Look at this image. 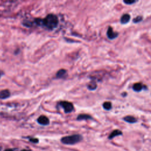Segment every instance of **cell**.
I'll return each mask as SVG.
<instances>
[{
	"label": "cell",
	"mask_w": 151,
	"mask_h": 151,
	"mask_svg": "<svg viewBox=\"0 0 151 151\" xmlns=\"http://www.w3.org/2000/svg\"><path fill=\"white\" fill-rule=\"evenodd\" d=\"M59 24L58 18L56 15L49 14L45 19H42V25L49 30H53L57 27Z\"/></svg>",
	"instance_id": "1"
},
{
	"label": "cell",
	"mask_w": 151,
	"mask_h": 151,
	"mask_svg": "<svg viewBox=\"0 0 151 151\" xmlns=\"http://www.w3.org/2000/svg\"><path fill=\"white\" fill-rule=\"evenodd\" d=\"M82 139L83 138L80 135L76 134L62 138L61 142L65 145H75L80 142Z\"/></svg>",
	"instance_id": "2"
},
{
	"label": "cell",
	"mask_w": 151,
	"mask_h": 151,
	"mask_svg": "<svg viewBox=\"0 0 151 151\" xmlns=\"http://www.w3.org/2000/svg\"><path fill=\"white\" fill-rule=\"evenodd\" d=\"M59 104L64 109L65 112L66 113L72 112L74 109V106H73V104L72 103L69 102H66V101L61 102H60Z\"/></svg>",
	"instance_id": "3"
},
{
	"label": "cell",
	"mask_w": 151,
	"mask_h": 151,
	"mask_svg": "<svg viewBox=\"0 0 151 151\" xmlns=\"http://www.w3.org/2000/svg\"><path fill=\"white\" fill-rule=\"evenodd\" d=\"M107 36L109 39L113 40L116 39L118 36V33L114 32L111 27H109L107 31Z\"/></svg>",
	"instance_id": "4"
},
{
	"label": "cell",
	"mask_w": 151,
	"mask_h": 151,
	"mask_svg": "<svg viewBox=\"0 0 151 151\" xmlns=\"http://www.w3.org/2000/svg\"><path fill=\"white\" fill-rule=\"evenodd\" d=\"M37 122L41 125H48L50 123V120L48 119V118L45 116H43H43H40L38 118Z\"/></svg>",
	"instance_id": "5"
},
{
	"label": "cell",
	"mask_w": 151,
	"mask_h": 151,
	"mask_svg": "<svg viewBox=\"0 0 151 151\" xmlns=\"http://www.w3.org/2000/svg\"><path fill=\"white\" fill-rule=\"evenodd\" d=\"M123 135V133L122 131H120V130H118V129H116L113 130L111 134L109 135L108 138L109 139L111 140L112 139H113L114 138H115L116 136H121Z\"/></svg>",
	"instance_id": "6"
},
{
	"label": "cell",
	"mask_w": 151,
	"mask_h": 151,
	"mask_svg": "<svg viewBox=\"0 0 151 151\" xmlns=\"http://www.w3.org/2000/svg\"><path fill=\"white\" fill-rule=\"evenodd\" d=\"M10 96V92L8 90L5 89L0 92V99H5Z\"/></svg>",
	"instance_id": "7"
},
{
	"label": "cell",
	"mask_w": 151,
	"mask_h": 151,
	"mask_svg": "<svg viewBox=\"0 0 151 151\" xmlns=\"http://www.w3.org/2000/svg\"><path fill=\"white\" fill-rule=\"evenodd\" d=\"M130 19V16L128 14H125L122 16L120 19V23L122 24H125L128 23Z\"/></svg>",
	"instance_id": "8"
},
{
	"label": "cell",
	"mask_w": 151,
	"mask_h": 151,
	"mask_svg": "<svg viewBox=\"0 0 151 151\" xmlns=\"http://www.w3.org/2000/svg\"><path fill=\"white\" fill-rule=\"evenodd\" d=\"M123 120L129 123H136L138 121V120L135 117L132 116H125L123 118Z\"/></svg>",
	"instance_id": "9"
},
{
	"label": "cell",
	"mask_w": 151,
	"mask_h": 151,
	"mask_svg": "<svg viewBox=\"0 0 151 151\" xmlns=\"http://www.w3.org/2000/svg\"><path fill=\"white\" fill-rule=\"evenodd\" d=\"M143 85L142 84H141L140 83H137L134 84V85L133 86V90H134L135 92H139L140 91L142 90L143 89Z\"/></svg>",
	"instance_id": "10"
},
{
	"label": "cell",
	"mask_w": 151,
	"mask_h": 151,
	"mask_svg": "<svg viewBox=\"0 0 151 151\" xmlns=\"http://www.w3.org/2000/svg\"><path fill=\"white\" fill-rule=\"evenodd\" d=\"M77 119L78 120H88V119H92V116L90 115L87 114H79L77 116Z\"/></svg>",
	"instance_id": "11"
},
{
	"label": "cell",
	"mask_w": 151,
	"mask_h": 151,
	"mask_svg": "<svg viewBox=\"0 0 151 151\" xmlns=\"http://www.w3.org/2000/svg\"><path fill=\"white\" fill-rule=\"evenodd\" d=\"M66 73H67V72H66V70L61 69L57 73L56 77L57 78H62V77H63L66 75Z\"/></svg>",
	"instance_id": "12"
},
{
	"label": "cell",
	"mask_w": 151,
	"mask_h": 151,
	"mask_svg": "<svg viewBox=\"0 0 151 151\" xmlns=\"http://www.w3.org/2000/svg\"><path fill=\"white\" fill-rule=\"evenodd\" d=\"M103 107L105 110H109L112 109V105L110 102H106L103 104Z\"/></svg>",
	"instance_id": "13"
},
{
	"label": "cell",
	"mask_w": 151,
	"mask_h": 151,
	"mask_svg": "<svg viewBox=\"0 0 151 151\" xmlns=\"http://www.w3.org/2000/svg\"><path fill=\"white\" fill-rule=\"evenodd\" d=\"M97 87V85L94 82H92L91 83H90V84L88 86V88H89L90 90H95Z\"/></svg>",
	"instance_id": "14"
},
{
	"label": "cell",
	"mask_w": 151,
	"mask_h": 151,
	"mask_svg": "<svg viewBox=\"0 0 151 151\" xmlns=\"http://www.w3.org/2000/svg\"><path fill=\"white\" fill-rule=\"evenodd\" d=\"M142 20H143L142 17L138 16L137 17H135V19H134V23H138L140 22L141 21H142Z\"/></svg>",
	"instance_id": "15"
},
{
	"label": "cell",
	"mask_w": 151,
	"mask_h": 151,
	"mask_svg": "<svg viewBox=\"0 0 151 151\" xmlns=\"http://www.w3.org/2000/svg\"><path fill=\"white\" fill-rule=\"evenodd\" d=\"M136 2V1H134V0H128V1H123V3H125L126 4H128V5H130L132 4H134Z\"/></svg>",
	"instance_id": "16"
},
{
	"label": "cell",
	"mask_w": 151,
	"mask_h": 151,
	"mask_svg": "<svg viewBox=\"0 0 151 151\" xmlns=\"http://www.w3.org/2000/svg\"><path fill=\"white\" fill-rule=\"evenodd\" d=\"M30 141L34 144H37L39 142V139L37 138H31L30 139Z\"/></svg>",
	"instance_id": "17"
},
{
	"label": "cell",
	"mask_w": 151,
	"mask_h": 151,
	"mask_svg": "<svg viewBox=\"0 0 151 151\" xmlns=\"http://www.w3.org/2000/svg\"><path fill=\"white\" fill-rule=\"evenodd\" d=\"M5 151H14V150L11 149H7L5 150Z\"/></svg>",
	"instance_id": "18"
},
{
	"label": "cell",
	"mask_w": 151,
	"mask_h": 151,
	"mask_svg": "<svg viewBox=\"0 0 151 151\" xmlns=\"http://www.w3.org/2000/svg\"><path fill=\"white\" fill-rule=\"evenodd\" d=\"M21 151H31L30 150H27V149H23Z\"/></svg>",
	"instance_id": "19"
}]
</instances>
